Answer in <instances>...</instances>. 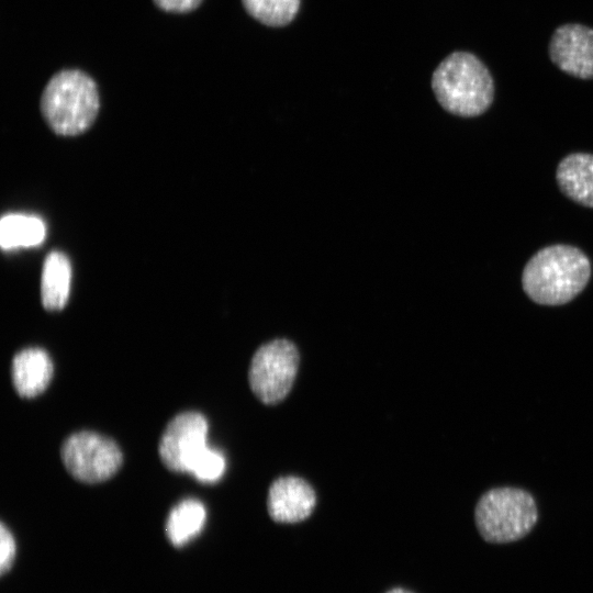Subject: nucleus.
Segmentation results:
<instances>
[{
  "mask_svg": "<svg viewBox=\"0 0 593 593\" xmlns=\"http://www.w3.org/2000/svg\"><path fill=\"white\" fill-rule=\"evenodd\" d=\"M590 276L591 264L582 250L569 245H551L538 250L527 261L522 284L534 302L561 305L585 288Z\"/></svg>",
  "mask_w": 593,
  "mask_h": 593,
  "instance_id": "nucleus-1",
  "label": "nucleus"
},
{
  "mask_svg": "<svg viewBox=\"0 0 593 593\" xmlns=\"http://www.w3.org/2000/svg\"><path fill=\"white\" fill-rule=\"evenodd\" d=\"M43 119L61 136L85 133L100 110L96 80L80 68H61L48 79L40 99Z\"/></svg>",
  "mask_w": 593,
  "mask_h": 593,
  "instance_id": "nucleus-2",
  "label": "nucleus"
},
{
  "mask_svg": "<svg viewBox=\"0 0 593 593\" xmlns=\"http://www.w3.org/2000/svg\"><path fill=\"white\" fill-rule=\"evenodd\" d=\"M430 86L439 105L457 116H478L493 102L492 75L470 52L456 51L446 56L433 71Z\"/></svg>",
  "mask_w": 593,
  "mask_h": 593,
  "instance_id": "nucleus-3",
  "label": "nucleus"
},
{
  "mask_svg": "<svg viewBox=\"0 0 593 593\" xmlns=\"http://www.w3.org/2000/svg\"><path fill=\"white\" fill-rule=\"evenodd\" d=\"M534 497L517 488H496L485 492L477 503L474 518L482 538L503 544L523 538L537 522Z\"/></svg>",
  "mask_w": 593,
  "mask_h": 593,
  "instance_id": "nucleus-4",
  "label": "nucleus"
},
{
  "mask_svg": "<svg viewBox=\"0 0 593 593\" xmlns=\"http://www.w3.org/2000/svg\"><path fill=\"white\" fill-rule=\"evenodd\" d=\"M300 356L296 346L283 338L261 345L254 354L248 382L253 393L265 404H277L290 392Z\"/></svg>",
  "mask_w": 593,
  "mask_h": 593,
  "instance_id": "nucleus-5",
  "label": "nucleus"
},
{
  "mask_svg": "<svg viewBox=\"0 0 593 593\" xmlns=\"http://www.w3.org/2000/svg\"><path fill=\"white\" fill-rule=\"evenodd\" d=\"M61 461L76 480L98 483L113 477L122 466L123 455L118 444L93 432H78L65 439Z\"/></svg>",
  "mask_w": 593,
  "mask_h": 593,
  "instance_id": "nucleus-6",
  "label": "nucleus"
},
{
  "mask_svg": "<svg viewBox=\"0 0 593 593\" xmlns=\"http://www.w3.org/2000/svg\"><path fill=\"white\" fill-rule=\"evenodd\" d=\"M208 421L198 412H183L170 419L158 445L164 466L174 472H189L208 447Z\"/></svg>",
  "mask_w": 593,
  "mask_h": 593,
  "instance_id": "nucleus-7",
  "label": "nucleus"
},
{
  "mask_svg": "<svg viewBox=\"0 0 593 593\" xmlns=\"http://www.w3.org/2000/svg\"><path fill=\"white\" fill-rule=\"evenodd\" d=\"M549 57L563 72L593 79V29L580 23L558 26L549 42Z\"/></svg>",
  "mask_w": 593,
  "mask_h": 593,
  "instance_id": "nucleus-8",
  "label": "nucleus"
},
{
  "mask_svg": "<svg viewBox=\"0 0 593 593\" xmlns=\"http://www.w3.org/2000/svg\"><path fill=\"white\" fill-rule=\"evenodd\" d=\"M315 503L313 488L302 478L292 475L278 478L268 491V513L278 523H296L305 519L313 512Z\"/></svg>",
  "mask_w": 593,
  "mask_h": 593,
  "instance_id": "nucleus-9",
  "label": "nucleus"
},
{
  "mask_svg": "<svg viewBox=\"0 0 593 593\" xmlns=\"http://www.w3.org/2000/svg\"><path fill=\"white\" fill-rule=\"evenodd\" d=\"M53 372V361L41 348H25L12 359V383L22 398H34L41 394L48 387Z\"/></svg>",
  "mask_w": 593,
  "mask_h": 593,
  "instance_id": "nucleus-10",
  "label": "nucleus"
},
{
  "mask_svg": "<svg viewBox=\"0 0 593 593\" xmlns=\"http://www.w3.org/2000/svg\"><path fill=\"white\" fill-rule=\"evenodd\" d=\"M560 190L574 202L593 208V155L573 153L566 156L556 171Z\"/></svg>",
  "mask_w": 593,
  "mask_h": 593,
  "instance_id": "nucleus-11",
  "label": "nucleus"
},
{
  "mask_svg": "<svg viewBox=\"0 0 593 593\" xmlns=\"http://www.w3.org/2000/svg\"><path fill=\"white\" fill-rule=\"evenodd\" d=\"M71 266L64 253L51 251L45 258L41 278V300L48 311L65 307L70 291Z\"/></svg>",
  "mask_w": 593,
  "mask_h": 593,
  "instance_id": "nucleus-12",
  "label": "nucleus"
},
{
  "mask_svg": "<svg viewBox=\"0 0 593 593\" xmlns=\"http://www.w3.org/2000/svg\"><path fill=\"white\" fill-rule=\"evenodd\" d=\"M204 505L194 499H187L177 504L168 514L166 536L171 545L181 547L198 536L205 523Z\"/></svg>",
  "mask_w": 593,
  "mask_h": 593,
  "instance_id": "nucleus-13",
  "label": "nucleus"
},
{
  "mask_svg": "<svg viewBox=\"0 0 593 593\" xmlns=\"http://www.w3.org/2000/svg\"><path fill=\"white\" fill-rule=\"evenodd\" d=\"M45 233L44 222L32 215L8 214L0 222V244L3 249L40 245Z\"/></svg>",
  "mask_w": 593,
  "mask_h": 593,
  "instance_id": "nucleus-14",
  "label": "nucleus"
},
{
  "mask_svg": "<svg viewBox=\"0 0 593 593\" xmlns=\"http://www.w3.org/2000/svg\"><path fill=\"white\" fill-rule=\"evenodd\" d=\"M246 13L270 27L290 24L298 15L301 0H240Z\"/></svg>",
  "mask_w": 593,
  "mask_h": 593,
  "instance_id": "nucleus-15",
  "label": "nucleus"
},
{
  "mask_svg": "<svg viewBox=\"0 0 593 593\" xmlns=\"http://www.w3.org/2000/svg\"><path fill=\"white\" fill-rule=\"evenodd\" d=\"M225 470V460L223 456L206 447L193 461L189 473L193 474L199 481L215 482Z\"/></svg>",
  "mask_w": 593,
  "mask_h": 593,
  "instance_id": "nucleus-16",
  "label": "nucleus"
},
{
  "mask_svg": "<svg viewBox=\"0 0 593 593\" xmlns=\"http://www.w3.org/2000/svg\"><path fill=\"white\" fill-rule=\"evenodd\" d=\"M16 556V542L11 530L4 525L0 526V572L7 573L12 568Z\"/></svg>",
  "mask_w": 593,
  "mask_h": 593,
  "instance_id": "nucleus-17",
  "label": "nucleus"
},
{
  "mask_svg": "<svg viewBox=\"0 0 593 593\" xmlns=\"http://www.w3.org/2000/svg\"><path fill=\"white\" fill-rule=\"evenodd\" d=\"M155 7L166 13L187 14L195 11L203 0H152Z\"/></svg>",
  "mask_w": 593,
  "mask_h": 593,
  "instance_id": "nucleus-18",
  "label": "nucleus"
},
{
  "mask_svg": "<svg viewBox=\"0 0 593 593\" xmlns=\"http://www.w3.org/2000/svg\"><path fill=\"white\" fill-rule=\"evenodd\" d=\"M387 593H412V592H410L407 590H404L402 588H395V589H392V590L388 591Z\"/></svg>",
  "mask_w": 593,
  "mask_h": 593,
  "instance_id": "nucleus-19",
  "label": "nucleus"
}]
</instances>
